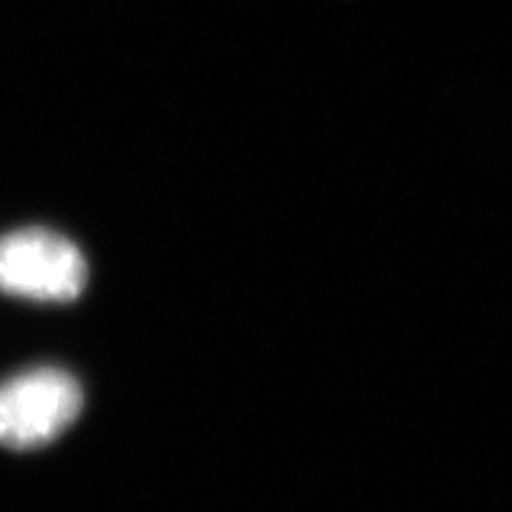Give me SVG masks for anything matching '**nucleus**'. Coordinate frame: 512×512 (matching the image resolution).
<instances>
[{
    "instance_id": "nucleus-2",
    "label": "nucleus",
    "mask_w": 512,
    "mask_h": 512,
    "mask_svg": "<svg viewBox=\"0 0 512 512\" xmlns=\"http://www.w3.org/2000/svg\"><path fill=\"white\" fill-rule=\"evenodd\" d=\"M79 382L58 367H37L0 384V444L15 451L50 444L82 412Z\"/></svg>"
},
{
    "instance_id": "nucleus-1",
    "label": "nucleus",
    "mask_w": 512,
    "mask_h": 512,
    "mask_svg": "<svg viewBox=\"0 0 512 512\" xmlns=\"http://www.w3.org/2000/svg\"><path fill=\"white\" fill-rule=\"evenodd\" d=\"M88 265L64 235L30 227L0 237V291L32 301L67 303L82 295Z\"/></svg>"
}]
</instances>
